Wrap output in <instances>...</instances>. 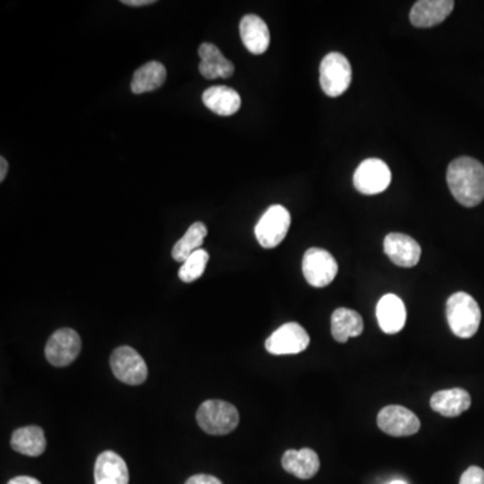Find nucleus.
Returning <instances> with one entry per match:
<instances>
[{
    "instance_id": "nucleus-4",
    "label": "nucleus",
    "mask_w": 484,
    "mask_h": 484,
    "mask_svg": "<svg viewBox=\"0 0 484 484\" xmlns=\"http://www.w3.org/2000/svg\"><path fill=\"white\" fill-rule=\"evenodd\" d=\"M352 70L342 52H328L320 64V86L327 96H342L351 85Z\"/></svg>"
},
{
    "instance_id": "nucleus-15",
    "label": "nucleus",
    "mask_w": 484,
    "mask_h": 484,
    "mask_svg": "<svg viewBox=\"0 0 484 484\" xmlns=\"http://www.w3.org/2000/svg\"><path fill=\"white\" fill-rule=\"evenodd\" d=\"M375 314L381 330L389 335L399 333L407 323V309L397 294H388L381 297Z\"/></svg>"
},
{
    "instance_id": "nucleus-14",
    "label": "nucleus",
    "mask_w": 484,
    "mask_h": 484,
    "mask_svg": "<svg viewBox=\"0 0 484 484\" xmlns=\"http://www.w3.org/2000/svg\"><path fill=\"white\" fill-rule=\"evenodd\" d=\"M128 481L127 463L120 455L113 451L99 455L94 464V484H128Z\"/></svg>"
},
{
    "instance_id": "nucleus-12",
    "label": "nucleus",
    "mask_w": 484,
    "mask_h": 484,
    "mask_svg": "<svg viewBox=\"0 0 484 484\" xmlns=\"http://www.w3.org/2000/svg\"><path fill=\"white\" fill-rule=\"evenodd\" d=\"M383 249L391 262L399 267L412 268L420 262L421 246L415 238L407 234H388L383 241Z\"/></svg>"
},
{
    "instance_id": "nucleus-26",
    "label": "nucleus",
    "mask_w": 484,
    "mask_h": 484,
    "mask_svg": "<svg viewBox=\"0 0 484 484\" xmlns=\"http://www.w3.org/2000/svg\"><path fill=\"white\" fill-rule=\"evenodd\" d=\"M460 484H484V470L480 467H470L463 472Z\"/></svg>"
},
{
    "instance_id": "nucleus-23",
    "label": "nucleus",
    "mask_w": 484,
    "mask_h": 484,
    "mask_svg": "<svg viewBox=\"0 0 484 484\" xmlns=\"http://www.w3.org/2000/svg\"><path fill=\"white\" fill-rule=\"evenodd\" d=\"M165 78H167V70L165 65L157 60H151L136 70L131 81V91L135 94L157 91L165 84Z\"/></svg>"
},
{
    "instance_id": "nucleus-6",
    "label": "nucleus",
    "mask_w": 484,
    "mask_h": 484,
    "mask_svg": "<svg viewBox=\"0 0 484 484\" xmlns=\"http://www.w3.org/2000/svg\"><path fill=\"white\" fill-rule=\"evenodd\" d=\"M110 369L118 381L127 385H141L149 375L146 360L130 346L117 347L112 352Z\"/></svg>"
},
{
    "instance_id": "nucleus-10",
    "label": "nucleus",
    "mask_w": 484,
    "mask_h": 484,
    "mask_svg": "<svg viewBox=\"0 0 484 484\" xmlns=\"http://www.w3.org/2000/svg\"><path fill=\"white\" fill-rule=\"evenodd\" d=\"M310 346V335L299 323H286L265 341L270 354H300Z\"/></svg>"
},
{
    "instance_id": "nucleus-24",
    "label": "nucleus",
    "mask_w": 484,
    "mask_h": 484,
    "mask_svg": "<svg viewBox=\"0 0 484 484\" xmlns=\"http://www.w3.org/2000/svg\"><path fill=\"white\" fill-rule=\"evenodd\" d=\"M207 236V228L205 223L194 222L173 248V259L175 262H183L201 249L205 238Z\"/></svg>"
},
{
    "instance_id": "nucleus-11",
    "label": "nucleus",
    "mask_w": 484,
    "mask_h": 484,
    "mask_svg": "<svg viewBox=\"0 0 484 484\" xmlns=\"http://www.w3.org/2000/svg\"><path fill=\"white\" fill-rule=\"evenodd\" d=\"M377 424L380 430L393 438L415 435L421 424L412 410L399 405H389L378 413Z\"/></svg>"
},
{
    "instance_id": "nucleus-17",
    "label": "nucleus",
    "mask_w": 484,
    "mask_h": 484,
    "mask_svg": "<svg viewBox=\"0 0 484 484\" xmlns=\"http://www.w3.org/2000/svg\"><path fill=\"white\" fill-rule=\"evenodd\" d=\"M201 64L199 72L205 78H229L234 75V65L221 52L215 44L205 42L198 49Z\"/></svg>"
},
{
    "instance_id": "nucleus-30",
    "label": "nucleus",
    "mask_w": 484,
    "mask_h": 484,
    "mask_svg": "<svg viewBox=\"0 0 484 484\" xmlns=\"http://www.w3.org/2000/svg\"><path fill=\"white\" fill-rule=\"evenodd\" d=\"M0 182H4L6 179L7 171H9V163L4 157H0Z\"/></svg>"
},
{
    "instance_id": "nucleus-21",
    "label": "nucleus",
    "mask_w": 484,
    "mask_h": 484,
    "mask_svg": "<svg viewBox=\"0 0 484 484\" xmlns=\"http://www.w3.org/2000/svg\"><path fill=\"white\" fill-rule=\"evenodd\" d=\"M331 333L339 343H346L350 338L359 336L363 333V319L357 311L349 309H338L331 317Z\"/></svg>"
},
{
    "instance_id": "nucleus-18",
    "label": "nucleus",
    "mask_w": 484,
    "mask_h": 484,
    "mask_svg": "<svg viewBox=\"0 0 484 484\" xmlns=\"http://www.w3.org/2000/svg\"><path fill=\"white\" fill-rule=\"evenodd\" d=\"M284 470L299 479L314 478L320 468V460L317 452L311 448L288 449L281 459Z\"/></svg>"
},
{
    "instance_id": "nucleus-13",
    "label": "nucleus",
    "mask_w": 484,
    "mask_h": 484,
    "mask_svg": "<svg viewBox=\"0 0 484 484\" xmlns=\"http://www.w3.org/2000/svg\"><path fill=\"white\" fill-rule=\"evenodd\" d=\"M454 7L452 0H420L410 10V22L415 28H433L444 22Z\"/></svg>"
},
{
    "instance_id": "nucleus-27",
    "label": "nucleus",
    "mask_w": 484,
    "mask_h": 484,
    "mask_svg": "<svg viewBox=\"0 0 484 484\" xmlns=\"http://www.w3.org/2000/svg\"><path fill=\"white\" fill-rule=\"evenodd\" d=\"M185 484H222V481L215 476L199 473V475L191 476Z\"/></svg>"
},
{
    "instance_id": "nucleus-19",
    "label": "nucleus",
    "mask_w": 484,
    "mask_h": 484,
    "mask_svg": "<svg viewBox=\"0 0 484 484\" xmlns=\"http://www.w3.org/2000/svg\"><path fill=\"white\" fill-rule=\"evenodd\" d=\"M471 397L464 389L455 388L436 391L431 397V407L444 417H456L470 409Z\"/></svg>"
},
{
    "instance_id": "nucleus-31",
    "label": "nucleus",
    "mask_w": 484,
    "mask_h": 484,
    "mask_svg": "<svg viewBox=\"0 0 484 484\" xmlns=\"http://www.w3.org/2000/svg\"><path fill=\"white\" fill-rule=\"evenodd\" d=\"M389 484H407V483H405L404 480H394V481H391V483H389Z\"/></svg>"
},
{
    "instance_id": "nucleus-22",
    "label": "nucleus",
    "mask_w": 484,
    "mask_h": 484,
    "mask_svg": "<svg viewBox=\"0 0 484 484\" xmlns=\"http://www.w3.org/2000/svg\"><path fill=\"white\" fill-rule=\"evenodd\" d=\"M12 447L18 454L30 457L41 456L46 449L44 430L36 425L20 428L12 433Z\"/></svg>"
},
{
    "instance_id": "nucleus-8",
    "label": "nucleus",
    "mask_w": 484,
    "mask_h": 484,
    "mask_svg": "<svg viewBox=\"0 0 484 484\" xmlns=\"http://www.w3.org/2000/svg\"><path fill=\"white\" fill-rule=\"evenodd\" d=\"M391 182V168L383 160L375 157L363 160L354 173L355 189L365 196L383 193L389 188Z\"/></svg>"
},
{
    "instance_id": "nucleus-25",
    "label": "nucleus",
    "mask_w": 484,
    "mask_h": 484,
    "mask_svg": "<svg viewBox=\"0 0 484 484\" xmlns=\"http://www.w3.org/2000/svg\"><path fill=\"white\" fill-rule=\"evenodd\" d=\"M209 259V254L204 249H199L182 264L178 273L179 278L185 283H193V281L198 280L204 275Z\"/></svg>"
},
{
    "instance_id": "nucleus-9",
    "label": "nucleus",
    "mask_w": 484,
    "mask_h": 484,
    "mask_svg": "<svg viewBox=\"0 0 484 484\" xmlns=\"http://www.w3.org/2000/svg\"><path fill=\"white\" fill-rule=\"evenodd\" d=\"M81 338L72 328H60L55 331L46 343L44 355L52 367H64L75 362L80 355Z\"/></svg>"
},
{
    "instance_id": "nucleus-2",
    "label": "nucleus",
    "mask_w": 484,
    "mask_h": 484,
    "mask_svg": "<svg viewBox=\"0 0 484 484\" xmlns=\"http://www.w3.org/2000/svg\"><path fill=\"white\" fill-rule=\"evenodd\" d=\"M447 319L455 335L472 338L480 326V307L471 294L456 292L447 302Z\"/></svg>"
},
{
    "instance_id": "nucleus-1",
    "label": "nucleus",
    "mask_w": 484,
    "mask_h": 484,
    "mask_svg": "<svg viewBox=\"0 0 484 484\" xmlns=\"http://www.w3.org/2000/svg\"><path fill=\"white\" fill-rule=\"evenodd\" d=\"M447 183L460 205L478 206L484 199V165L473 157H457L448 165Z\"/></svg>"
},
{
    "instance_id": "nucleus-16",
    "label": "nucleus",
    "mask_w": 484,
    "mask_h": 484,
    "mask_svg": "<svg viewBox=\"0 0 484 484\" xmlns=\"http://www.w3.org/2000/svg\"><path fill=\"white\" fill-rule=\"evenodd\" d=\"M239 34H241L242 44H246L252 54H262L270 47V28L267 23L257 15L249 14L242 18L239 22Z\"/></svg>"
},
{
    "instance_id": "nucleus-5",
    "label": "nucleus",
    "mask_w": 484,
    "mask_h": 484,
    "mask_svg": "<svg viewBox=\"0 0 484 484\" xmlns=\"http://www.w3.org/2000/svg\"><path fill=\"white\" fill-rule=\"evenodd\" d=\"M291 225V214L281 205H273L262 214L254 228L257 241L265 249L276 248L286 237Z\"/></svg>"
},
{
    "instance_id": "nucleus-3",
    "label": "nucleus",
    "mask_w": 484,
    "mask_h": 484,
    "mask_svg": "<svg viewBox=\"0 0 484 484\" xmlns=\"http://www.w3.org/2000/svg\"><path fill=\"white\" fill-rule=\"evenodd\" d=\"M197 423L202 431L213 436L233 432L239 423V413L234 405L220 399H209L199 407Z\"/></svg>"
},
{
    "instance_id": "nucleus-20",
    "label": "nucleus",
    "mask_w": 484,
    "mask_h": 484,
    "mask_svg": "<svg viewBox=\"0 0 484 484\" xmlns=\"http://www.w3.org/2000/svg\"><path fill=\"white\" fill-rule=\"evenodd\" d=\"M207 109L218 116H231L241 108V97L234 89L225 85L210 86L202 94Z\"/></svg>"
},
{
    "instance_id": "nucleus-29",
    "label": "nucleus",
    "mask_w": 484,
    "mask_h": 484,
    "mask_svg": "<svg viewBox=\"0 0 484 484\" xmlns=\"http://www.w3.org/2000/svg\"><path fill=\"white\" fill-rule=\"evenodd\" d=\"M121 4H125V6L141 7L149 6V4H154V0H123Z\"/></svg>"
},
{
    "instance_id": "nucleus-7",
    "label": "nucleus",
    "mask_w": 484,
    "mask_h": 484,
    "mask_svg": "<svg viewBox=\"0 0 484 484\" xmlns=\"http://www.w3.org/2000/svg\"><path fill=\"white\" fill-rule=\"evenodd\" d=\"M338 273V262L330 252L311 248L302 257V275L310 286L323 288L330 286Z\"/></svg>"
},
{
    "instance_id": "nucleus-28",
    "label": "nucleus",
    "mask_w": 484,
    "mask_h": 484,
    "mask_svg": "<svg viewBox=\"0 0 484 484\" xmlns=\"http://www.w3.org/2000/svg\"><path fill=\"white\" fill-rule=\"evenodd\" d=\"M7 484H42L38 479L31 478V476H17L12 479Z\"/></svg>"
}]
</instances>
